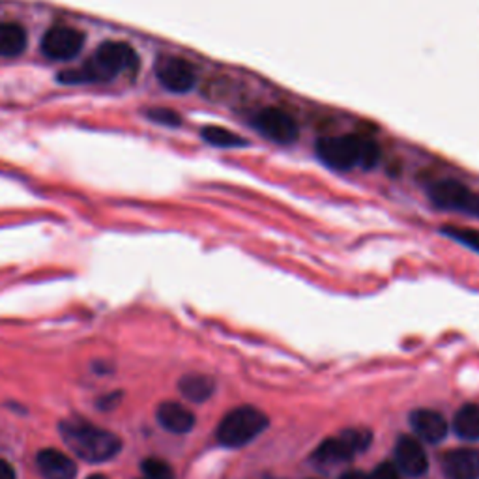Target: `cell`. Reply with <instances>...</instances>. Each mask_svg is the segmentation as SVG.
I'll return each mask as SVG.
<instances>
[{
	"instance_id": "cell-3",
	"label": "cell",
	"mask_w": 479,
	"mask_h": 479,
	"mask_svg": "<svg viewBox=\"0 0 479 479\" xmlns=\"http://www.w3.org/2000/svg\"><path fill=\"white\" fill-rule=\"evenodd\" d=\"M59 431L66 446L89 463H106L122 448V442L116 435L99 429V427L81 418L62 421Z\"/></svg>"
},
{
	"instance_id": "cell-24",
	"label": "cell",
	"mask_w": 479,
	"mask_h": 479,
	"mask_svg": "<svg viewBox=\"0 0 479 479\" xmlns=\"http://www.w3.org/2000/svg\"><path fill=\"white\" fill-rule=\"evenodd\" d=\"M118 401V393H113V396H107L104 401L99 403L101 408H111V403H116Z\"/></svg>"
},
{
	"instance_id": "cell-2",
	"label": "cell",
	"mask_w": 479,
	"mask_h": 479,
	"mask_svg": "<svg viewBox=\"0 0 479 479\" xmlns=\"http://www.w3.org/2000/svg\"><path fill=\"white\" fill-rule=\"evenodd\" d=\"M317 156L335 170H350L354 167L373 169L381 161V146L373 137L349 133L337 137H322L315 145Z\"/></svg>"
},
{
	"instance_id": "cell-26",
	"label": "cell",
	"mask_w": 479,
	"mask_h": 479,
	"mask_svg": "<svg viewBox=\"0 0 479 479\" xmlns=\"http://www.w3.org/2000/svg\"><path fill=\"white\" fill-rule=\"evenodd\" d=\"M89 479H107V477H104V475H90Z\"/></svg>"
},
{
	"instance_id": "cell-18",
	"label": "cell",
	"mask_w": 479,
	"mask_h": 479,
	"mask_svg": "<svg viewBox=\"0 0 479 479\" xmlns=\"http://www.w3.org/2000/svg\"><path fill=\"white\" fill-rule=\"evenodd\" d=\"M200 137L208 145L217 146V148H238V146H246L247 145V141L242 139V137L225 130V128H221V126L202 128Z\"/></svg>"
},
{
	"instance_id": "cell-17",
	"label": "cell",
	"mask_w": 479,
	"mask_h": 479,
	"mask_svg": "<svg viewBox=\"0 0 479 479\" xmlns=\"http://www.w3.org/2000/svg\"><path fill=\"white\" fill-rule=\"evenodd\" d=\"M455 433L465 440H479V404H467L457 412Z\"/></svg>"
},
{
	"instance_id": "cell-13",
	"label": "cell",
	"mask_w": 479,
	"mask_h": 479,
	"mask_svg": "<svg viewBox=\"0 0 479 479\" xmlns=\"http://www.w3.org/2000/svg\"><path fill=\"white\" fill-rule=\"evenodd\" d=\"M158 421L161 423L163 429L182 435V433H190L193 429L195 416L180 403L169 401L158 408Z\"/></svg>"
},
{
	"instance_id": "cell-12",
	"label": "cell",
	"mask_w": 479,
	"mask_h": 479,
	"mask_svg": "<svg viewBox=\"0 0 479 479\" xmlns=\"http://www.w3.org/2000/svg\"><path fill=\"white\" fill-rule=\"evenodd\" d=\"M444 468L452 479H477L479 453L474 450H455L444 459Z\"/></svg>"
},
{
	"instance_id": "cell-4",
	"label": "cell",
	"mask_w": 479,
	"mask_h": 479,
	"mask_svg": "<svg viewBox=\"0 0 479 479\" xmlns=\"http://www.w3.org/2000/svg\"><path fill=\"white\" fill-rule=\"evenodd\" d=\"M268 427V418L259 408L240 406L229 412L217 427V440L227 448L246 446Z\"/></svg>"
},
{
	"instance_id": "cell-6",
	"label": "cell",
	"mask_w": 479,
	"mask_h": 479,
	"mask_svg": "<svg viewBox=\"0 0 479 479\" xmlns=\"http://www.w3.org/2000/svg\"><path fill=\"white\" fill-rule=\"evenodd\" d=\"M429 197L442 210L465 212L479 217V195L457 180H440L431 185Z\"/></svg>"
},
{
	"instance_id": "cell-21",
	"label": "cell",
	"mask_w": 479,
	"mask_h": 479,
	"mask_svg": "<svg viewBox=\"0 0 479 479\" xmlns=\"http://www.w3.org/2000/svg\"><path fill=\"white\" fill-rule=\"evenodd\" d=\"M148 118L152 120V122H158L169 128H178L182 124V116L170 109H152L148 111Z\"/></svg>"
},
{
	"instance_id": "cell-16",
	"label": "cell",
	"mask_w": 479,
	"mask_h": 479,
	"mask_svg": "<svg viewBox=\"0 0 479 479\" xmlns=\"http://www.w3.org/2000/svg\"><path fill=\"white\" fill-rule=\"evenodd\" d=\"M216 389V384L212 379L204 374H187L180 381V391L185 399L202 403L212 397V393Z\"/></svg>"
},
{
	"instance_id": "cell-23",
	"label": "cell",
	"mask_w": 479,
	"mask_h": 479,
	"mask_svg": "<svg viewBox=\"0 0 479 479\" xmlns=\"http://www.w3.org/2000/svg\"><path fill=\"white\" fill-rule=\"evenodd\" d=\"M0 479H17L15 470L4 459H0Z\"/></svg>"
},
{
	"instance_id": "cell-7",
	"label": "cell",
	"mask_w": 479,
	"mask_h": 479,
	"mask_svg": "<svg viewBox=\"0 0 479 479\" xmlns=\"http://www.w3.org/2000/svg\"><path fill=\"white\" fill-rule=\"evenodd\" d=\"M84 45V34L77 28L57 25L51 27L42 38V53L51 60H72Z\"/></svg>"
},
{
	"instance_id": "cell-25",
	"label": "cell",
	"mask_w": 479,
	"mask_h": 479,
	"mask_svg": "<svg viewBox=\"0 0 479 479\" xmlns=\"http://www.w3.org/2000/svg\"><path fill=\"white\" fill-rule=\"evenodd\" d=\"M341 479H371V477H367V475L362 474V472H349V474H345V475H341Z\"/></svg>"
},
{
	"instance_id": "cell-15",
	"label": "cell",
	"mask_w": 479,
	"mask_h": 479,
	"mask_svg": "<svg viewBox=\"0 0 479 479\" xmlns=\"http://www.w3.org/2000/svg\"><path fill=\"white\" fill-rule=\"evenodd\" d=\"M356 455L350 444L343 435H339L335 438H328L326 442H322L318 450L315 452V459L318 463L324 465H334V463H343V460H349Z\"/></svg>"
},
{
	"instance_id": "cell-10",
	"label": "cell",
	"mask_w": 479,
	"mask_h": 479,
	"mask_svg": "<svg viewBox=\"0 0 479 479\" xmlns=\"http://www.w3.org/2000/svg\"><path fill=\"white\" fill-rule=\"evenodd\" d=\"M410 425H412V429L421 440L429 444H436L448 435L446 420L435 412V410H416V412L410 416Z\"/></svg>"
},
{
	"instance_id": "cell-5",
	"label": "cell",
	"mask_w": 479,
	"mask_h": 479,
	"mask_svg": "<svg viewBox=\"0 0 479 479\" xmlns=\"http://www.w3.org/2000/svg\"><path fill=\"white\" fill-rule=\"evenodd\" d=\"M251 126L263 133L266 139L279 145L294 143L300 133L296 120L279 107H264L259 113H255L251 118Z\"/></svg>"
},
{
	"instance_id": "cell-20",
	"label": "cell",
	"mask_w": 479,
	"mask_h": 479,
	"mask_svg": "<svg viewBox=\"0 0 479 479\" xmlns=\"http://www.w3.org/2000/svg\"><path fill=\"white\" fill-rule=\"evenodd\" d=\"M143 472L146 479H175V472L170 468L165 460L161 459H146L143 463Z\"/></svg>"
},
{
	"instance_id": "cell-8",
	"label": "cell",
	"mask_w": 479,
	"mask_h": 479,
	"mask_svg": "<svg viewBox=\"0 0 479 479\" xmlns=\"http://www.w3.org/2000/svg\"><path fill=\"white\" fill-rule=\"evenodd\" d=\"M156 77L169 92L185 94L197 82L195 67L180 57H161L156 64Z\"/></svg>"
},
{
	"instance_id": "cell-19",
	"label": "cell",
	"mask_w": 479,
	"mask_h": 479,
	"mask_svg": "<svg viewBox=\"0 0 479 479\" xmlns=\"http://www.w3.org/2000/svg\"><path fill=\"white\" fill-rule=\"evenodd\" d=\"M440 232L457 240V242H460L463 246H467V247L479 253V231H474V229H468V227L448 225V227H442Z\"/></svg>"
},
{
	"instance_id": "cell-11",
	"label": "cell",
	"mask_w": 479,
	"mask_h": 479,
	"mask_svg": "<svg viewBox=\"0 0 479 479\" xmlns=\"http://www.w3.org/2000/svg\"><path fill=\"white\" fill-rule=\"evenodd\" d=\"M36 460L45 479H75L77 475L74 460L59 450H42Z\"/></svg>"
},
{
	"instance_id": "cell-14",
	"label": "cell",
	"mask_w": 479,
	"mask_h": 479,
	"mask_svg": "<svg viewBox=\"0 0 479 479\" xmlns=\"http://www.w3.org/2000/svg\"><path fill=\"white\" fill-rule=\"evenodd\" d=\"M27 49V32L21 25L4 21L0 23V57H20Z\"/></svg>"
},
{
	"instance_id": "cell-22",
	"label": "cell",
	"mask_w": 479,
	"mask_h": 479,
	"mask_svg": "<svg viewBox=\"0 0 479 479\" xmlns=\"http://www.w3.org/2000/svg\"><path fill=\"white\" fill-rule=\"evenodd\" d=\"M371 479H403V475H401V470L396 465L382 463V465H379L374 468Z\"/></svg>"
},
{
	"instance_id": "cell-9",
	"label": "cell",
	"mask_w": 479,
	"mask_h": 479,
	"mask_svg": "<svg viewBox=\"0 0 479 479\" xmlns=\"http://www.w3.org/2000/svg\"><path fill=\"white\" fill-rule=\"evenodd\" d=\"M396 463L401 474L420 477L429 468V459L421 444L412 436H401L396 444Z\"/></svg>"
},
{
	"instance_id": "cell-1",
	"label": "cell",
	"mask_w": 479,
	"mask_h": 479,
	"mask_svg": "<svg viewBox=\"0 0 479 479\" xmlns=\"http://www.w3.org/2000/svg\"><path fill=\"white\" fill-rule=\"evenodd\" d=\"M137 66H139V59L128 43L107 42L101 43L82 66L59 74V81L67 84L104 82L124 72H133Z\"/></svg>"
}]
</instances>
